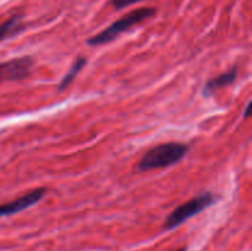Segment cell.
Segmentation results:
<instances>
[{
  "label": "cell",
  "instance_id": "obj_9",
  "mask_svg": "<svg viewBox=\"0 0 252 251\" xmlns=\"http://www.w3.org/2000/svg\"><path fill=\"white\" fill-rule=\"evenodd\" d=\"M140 1H143V0H111V4H112V6L115 7V9L122 10L125 9V7H128L130 6V5H134Z\"/></svg>",
  "mask_w": 252,
  "mask_h": 251
},
{
  "label": "cell",
  "instance_id": "obj_4",
  "mask_svg": "<svg viewBox=\"0 0 252 251\" xmlns=\"http://www.w3.org/2000/svg\"><path fill=\"white\" fill-rule=\"evenodd\" d=\"M33 64V58L30 56L2 62L0 63V81H15L27 78L31 74Z\"/></svg>",
  "mask_w": 252,
  "mask_h": 251
},
{
  "label": "cell",
  "instance_id": "obj_6",
  "mask_svg": "<svg viewBox=\"0 0 252 251\" xmlns=\"http://www.w3.org/2000/svg\"><path fill=\"white\" fill-rule=\"evenodd\" d=\"M238 73L239 69L235 66V68L230 69V70L226 71V73L220 74V75L216 76V78L213 79H209L203 88V95L209 97V96L213 95L214 93H217L219 89L231 85V84L236 80V78H238Z\"/></svg>",
  "mask_w": 252,
  "mask_h": 251
},
{
  "label": "cell",
  "instance_id": "obj_8",
  "mask_svg": "<svg viewBox=\"0 0 252 251\" xmlns=\"http://www.w3.org/2000/svg\"><path fill=\"white\" fill-rule=\"evenodd\" d=\"M86 63H88V59L84 58V57H79V58H76L75 62L73 63V65H71L70 69H69L68 73L64 75L63 79H62L61 84H59V86H58V90L59 91L65 90V89L68 88L71 83H73V80L75 79V76L80 73L81 69L85 66Z\"/></svg>",
  "mask_w": 252,
  "mask_h": 251
},
{
  "label": "cell",
  "instance_id": "obj_7",
  "mask_svg": "<svg viewBox=\"0 0 252 251\" xmlns=\"http://www.w3.org/2000/svg\"><path fill=\"white\" fill-rule=\"evenodd\" d=\"M25 30V25L22 24L21 15H14L6 21L0 24V42L7 38L17 36Z\"/></svg>",
  "mask_w": 252,
  "mask_h": 251
},
{
  "label": "cell",
  "instance_id": "obj_11",
  "mask_svg": "<svg viewBox=\"0 0 252 251\" xmlns=\"http://www.w3.org/2000/svg\"><path fill=\"white\" fill-rule=\"evenodd\" d=\"M175 251H187V248H181V249H177Z\"/></svg>",
  "mask_w": 252,
  "mask_h": 251
},
{
  "label": "cell",
  "instance_id": "obj_5",
  "mask_svg": "<svg viewBox=\"0 0 252 251\" xmlns=\"http://www.w3.org/2000/svg\"><path fill=\"white\" fill-rule=\"evenodd\" d=\"M46 193H47V188H44V187H39V188H34L32 189V191L27 192V193H25L24 196L19 197V198L14 199V201L0 204V218L20 213V212L34 206V204H37L39 201L43 199V197L46 196Z\"/></svg>",
  "mask_w": 252,
  "mask_h": 251
},
{
  "label": "cell",
  "instance_id": "obj_10",
  "mask_svg": "<svg viewBox=\"0 0 252 251\" xmlns=\"http://www.w3.org/2000/svg\"><path fill=\"white\" fill-rule=\"evenodd\" d=\"M250 108H251V103H249V105L246 106L245 113H244V117H245V118L249 117V112H250Z\"/></svg>",
  "mask_w": 252,
  "mask_h": 251
},
{
  "label": "cell",
  "instance_id": "obj_3",
  "mask_svg": "<svg viewBox=\"0 0 252 251\" xmlns=\"http://www.w3.org/2000/svg\"><path fill=\"white\" fill-rule=\"evenodd\" d=\"M217 199H218V197L214 193L204 192V193L193 197V198L189 199L185 203L180 204L176 209H174L169 214V217H167L164 223V229L165 230H171V229L177 228L182 223L189 220V218L197 216L201 212L206 211L207 208L213 206L217 202Z\"/></svg>",
  "mask_w": 252,
  "mask_h": 251
},
{
  "label": "cell",
  "instance_id": "obj_1",
  "mask_svg": "<svg viewBox=\"0 0 252 251\" xmlns=\"http://www.w3.org/2000/svg\"><path fill=\"white\" fill-rule=\"evenodd\" d=\"M189 147L179 142H169L158 144L148 150L138 162L140 171L169 167L181 161L189 153Z\"/></svg>",
  "mask_w": 252,
  "mask_h": 251
},
{
  "label": "cell",
  "instance_id": "obj_2",
  "mask_svg": "<svg viewBox=\"0 0 252 251\" xmlns=\"http://www.w3.org/2000/svg\"><path fill=\"white\" fill-rule=\"evenodd\" d=\"M157 14V9L155 7H139L133 11L128 12L125 16L118 19L117 21L112 22L107 29L102 30L98 32L97 34H94L88 39V44L93 47L102 46V44H107L110 42L115 41L121 33L128 31L129 29L134 27L135 25L140 24V22L145 21V20L150 19Z\"/></svg>",
  "mask_w": 252,
  "mask_h": 251
}]
</instances>
